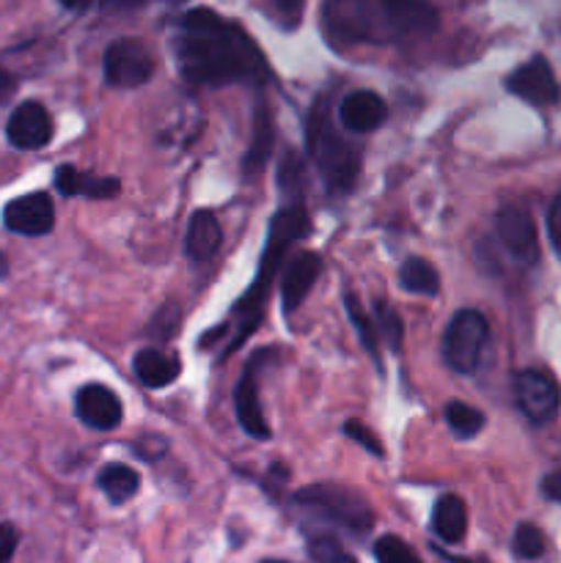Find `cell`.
Wrapping results in <instances>:
<instances>
[{
    "label": "cell",
    "instance_id": "cell-14",
    "mask_svg": "<svg viewBox=\"0 0 561 563\" xmlns=\"http://www.w3.org/2000/svg\"><path fill=\"white\" fill-rule=\"evenodd\" d=\"M75 410L77 418L97 432H110V429L119 427L121 416H124L119 396L105 385H86V388L77 390Z\"/></svg>",
    "mask_w": 561,
    "mask_h": 563
},
{
    "label": "cell",
    "instance_id": "cell-3",
    "mask_svg": "<svg viewBox=\"0 0 561 563\" xmlns=\"http://www.w3.org/2000/svg\"><path fill=\"white\" fill-rule=\"evenodd\" d=\"M308 152L333 196H346L355 187L358 174H361V146L336 130L328 99L314 104L308 115Z\"/></svg>",
    "mask_w": 561,
    "mask_h": 563
},
{
    "label": "cell",
    "instance_id": "cell-27",
    "mask_svg": "<svg viewBox=\"0 0 561 563\" xmlns=\"http://www.w3.org/2000/svg\"><path fill=\"white\" fill-rule=\"evenodd\" d=\"M374 559L377 563H421L416 550L399 537H383L374 544Z\"/></svg>",
    "mask_w": 561,
    "mask_h": 563
},
{
    "label": "cell",
    "instance_id": "cell-16",
    "mask_svg": "<svg viewBox=\"0 0 561 563\" xmlns=\"http://www.w3.org/2000/svg\"><path fill=\"white\" fill-rule=\"evenodd\" d=\"M256 363L258 355L248 363L245 374L242 379L237 383L234 388V410L237 418H240L242 429H245L251 438L256 440H267L270 438V427L264 421V412H262V401H258V385H256Z\"/></svg>",
    "mask_w": 561,
    "mask_h": 563
},
{
    "label": "cell",
    "instance_id": "cell-35",
    "mask_svg": "<svg viewBox=\"0 0 561 563\" xmlns=\"http://www.w3.org/2000/svg\"><path fill=\"white\" fill-rule=\"evenodd\" d=\"M16 548V533L9 522H0V563H9Z\"/></svg>",
    "mask_w": 561,
    "mask_h": 563
},
{
    "label": "cell",
    "instance_id": "cell-19",
    "mask_svg": "<svg viewBox=\"0 0 561 563\" xmlns=\"http://www.w3.org/2000/svg\"><path fill=\"white\" fill-rule=\"evenodd\" d=\"M132 372L146 388H165L179 377V361L160 350H141L132 357Z\"/></svg>",
    "mask_w": 561,
    "mask_h": 563
},
{
    "label": "cell",
    "instance_id": "cell-6",
    "mask_svg": "<svg viewBox=\"0 0 561 563\" xmlns=\"http://www.w3.org/2000/svg\"><path fill=\"white\" fill-rule=\"evenodd\" d=\"M322 25L333 44H366L385 38L383 20L372 0H324Z\"/></svg>",
    "mask_w": 561,
    "mask_h": 563
},
{
    "label": "cell",
    "instance_id": "cell-36",
    "mask_svg": "<svg viewBox=\"0 0 561 563\" xmlns=\"http://www.w3.org/2000/svg\"><path fill=\"white\" fill-rule=\"evenodd\" d=\"M542 493H544V498L561 504V471H553V473H548V476H544Z\"/></svg>",
    "mask_w": 561,
    "mask_h": 563
},
{
    "label": "cell",
    "instance_id": "cell-26",
    "mask_svg": "<svg viewBox=\"0 0 561 563\" xmlns=\"http://www.w3.org/2000/svg\"><path fill=\"white\" fill-rule=\"evenodd\" d=\"M374 317H377V333L383 335L385 344L391 346V352H399L402 350V339H405V328H402V319L388 302L377 300L374 306Z\"/></svg>",
    "mask_w": 561,
    "mask_h": 563
},
{
    "label": "cell",
    "instance_id": "cell-8",
    "mask_svg": "<svg viewBox=\"0 0 561 563\" xmlns=\"http://www.w3.org/2000/svg\"><path fill=\"white\" fill-rule=\"evenodd\" d=\"M515 399L522 416L531 423H548L561 407V390L544 372H520L515 377Z\"/></svg>",
    "mask_w": 561,
    "mask_h": 563
},
{
    "label": "cell",
    "instance_id": "cell-18",
    "mask_svg": "<svg viewBox=\"0 0 561 563\" xmlns=\"http://www.w3.org/2000/svg\"><path fill=\"white\" fill-rule=\"evenodd\" d=\"M220 242H223V229H220V220L215 218L207 209H198L187 220V234H185V253L190 262L204 264L220 251Z\"/></svg>",
    "mask_w": 561,
    "mask_h": 563
},
{
    "label": "cell",
    "instance_id": "cell-24",
    "mask_svg": "<svg viewBox=\"0 0 561 563\" xmlns=\"http://www.w3.org/2000/svg\"><path fill=\"white\" fill-rule=\"evenodd\" d=\"M270 146H273V124H270L267 110H258L256 113V126H253V143L248 148L245 157V174H256L262 170L264 159H267Z\"/></svg>",
    "mask_w": 561,
    "mask_h": 563
},
{
    "label": "cell",
    "instance_id": "cell-21",
    "mask_svg": "<svg viewBox=\"0 0 561 563\" xmlns=\"http://www.w3.org/2000/svg\"><path fill=\"white\" fill-rule=\"evenodd\" d=\"M399 284L410 295L435 297L440 289V275L427 258H407L399 269Z\"/></svg>",
    "mask_w": 561,
    "mask_h": 563
},
{
    "label": "cell",
    "instance_id": "cell-34",
    "mask_svg": "<svg viewBox=\"0 0 561 563\" xmlns=\"http://www.w3.org/2000/svg\"><path fill=\"white\" fill-rule=\"evenodd\" d=\"M302 5H306V0H275V9L284 16L286 27H295L297 22H300Z\"/></svg>",
    "mask_w": 561,
    "mask_h": 563
},
{
    "label": "cell",
    "instance_id": "cell-32",
    "mask_svg": "<svg viewBox=\"0 0 561 563\" xmlns=\"http://www.w3.org/2000/svg\"><path fill=\"white\" fill-rule=\"evenodd\" d=\"M77 181H80V170L72 168V165H61V168L55 170V190L64 198L77 196Z\"/></svg>",
    "mask_w": 561,
    "mask_h": 563
},
{
    "label": "cell",
    "instance_id": "cell-20",
    "mask_svg": "<svg viewBox=\"0 0 561 563\" xmlns=\"http://www.w3.org/2000/svg\"><path fill=\"white\" fill-rule=\"evenodd\" d=\"M432 531L438 533L440 542L446 544H460L462 539H465L468 509L465 504H462V498H457V495H443V498L435 504Z\"/></svg>",
    "mask_w": 561,
    "mask_h": 563
},
{
    "label": "cell",
    "instance_id": "cell-22",
    "mask_svg": "<svg viewBox=\"0 0 561 563\" xmlns=\"http://www.w3.org/2000/svg\"><path fill=\"white\" fill-rule=\"evenodd\" d=\"M138 487H141L138 473L132 471V467L119 465V462H113V465H108L99 473V489H102L113 504H127V500L138 493Z\"/></svg>",
    "mask_w": 561,
    "mask_h": 563
},
{
    "label": "cell",
    "instance_id": "cell-23",
    "mask_svg": "<svg viewBox=\"0 0 561 563\" xmlns=\"http://www.w3.org/2000/svg\"><path fill=\"white\" fill-rule=\"evenodd\" d=\"M346 302V317H350L352 328H355L358 339H361L363 350L372 355L374 366L383 368V361H380V341H377V322H374L372 317H369V311H363V306L358 302L355 295H346L344 297Z\"/></svg>",
    "mask_w": 561,
    "mask_h": 563
},
{
    "label": "cell",
    "instance_id": "cell-1",
    "mask_svg": "<svg viewBox=\"0 0 561 563\" xmlns=\"http://www.w3.org/2000/svg\"><path fill=\"white\" fill-rule=\"evenodd\" d=\"M176 60L187 82L226 86L237 80L264 77L262 53L245 31L209 9H193L182 16L176 33Z\"/></svg>",
    "mask_w": 561,
    "mask_h": 563
},
{
    "label": "cell",
    "instance_id": "cell-31",
    "mask_svg": "<svg viewBox=\"0 0 561 563\" xmlns=\"http://www.w3.org/2000/svg\"><path fill=\"white\" fill-rule=\"evenodd\" d=\"M344 434H346V438L355 440L358 445H363V449H366V451H372L374 456H383V445H380V440L374 438L372 429H366V427H363V423L346 421L344 423Z\"/></svg>",
    "mask_w": 561,
    "mask_h": 563
},
{
    "label": "cell",
    "instance_id": "cell-37",
    "mask_svg": "<svg viewBox=\"0 0 561 563\" xmlns=\"http://www.w3.org/2000/svg\"><path fill=\"white\" fill-rule=\"evenodd\" d=\"M14 88H16L14 75H9L6 69H0V102L11 97V93H14Z\"/></svg>",
    "mask_w": 561,
    "mask_h": 563
},
{
    "label": "cell",
    "instance_id": "cell-25",
    "mask_svg": "<svg viewBox=\"0 0 561 563\" xmlns=\"http://www.w3.org/2000/svg\"><path fill=\"white\" fill-rule=\"evenodd\" d=\"M446 423H449V429L457 438L468 440L473 438V434L482 432L484 416L476 407L465 405V401H449V405H446Z\"/></svg>",
    "mask_w": 561,
    "mask_h": 563
},
{
    "label": "cell",
    "instance_id": "cell-28",
    "mask_svg": "<svg viewBox=\"0 0 561 563\" xmlns=\"http://www.w3.org/2000/svg\"><path fill=\"white\" fill-rule=\"evenodd\" d=\"M512 548H515L517 559H526V561L539 559V555L544 553L542 531H539L537 526H531V522H522V526H517Z\"/></svg>",
    "mask_w": 561,
    "mask_h": 563
},
{
    "label": "cell",
    "instance_id": "cell-7",
    "mask_svg": "<svg viewBox=\"0 0 561 563\" xmlns=\"http://www.w3.org/2000/svg\"><path fill=\"white\" fill-rule=\"evenodd\" d=\"M105 80L113 88H138L154 75V58L138 38H119L105 49Z\"/></svg>",
    "mask_w": 561,
    "mask_h": 563
},
{
    "label": "cell",
    "instance_id": "cell-2",
    "mask_svg": "<svg viewBox=\"0 0 561 563\" xmlns=\"http://www.w3.org/2000/svg\"><path fill=\"white\" fill-rule=\"evenodd\" d=\"M308 231V214L300 203H289V207L278 209L270 223V234H267V245H264V256H262V269H258L256 280H253L251 291L237 302L234 308V317H237V330H234V339L229 341V355L231 350L242 344L248 335L253 333V328L258 324L264 311V302H267L270 295V286H273L275 273L280 269V262L286 258L289 247L300 240L302 234Z\"/></svg>",
    "mask_w": 561,
    "mask_h": 563
},
{
    "label": "cell",
    "instance_id": "cell-9",
    "mask_svg": "<svg viewBox=\"0 0 561 563\" xmlns=\"http://www.w3.org/2000/svg\"><path fill=\"white\" fill-rule=\"evenodd\" d=\"M3 225L11 234L44 236L55 225V203L47 192H25L3 207Z\"/></svg>",
    "mask_w": 561,
    "mask_h": 563
},
{
    "label": "cell",
    "instance_id": "cell-5",
    "mask_svg": "<svg viewBox=\"0 0 561 563\" xmlns=\"http://www.w3.org/2000/svg\"><path fill=\"white\" fill-rule=\"evenodd\" d=\"M490 344V324L484 313L465 308L454 313L443 333V361L451 372L473 374L479 372L484 361V352Z\"/></svg>",
    "mask_w": 561,
    "mask_h": 563
},
{
    "label": "cell",
    "instance_id": "cell-30",
    "mask_svg": "<svg viewBox=\"0 0 561 563\" xmlns=\"http://www.w3.org/2000/svg\"><path fill=\"white\" fill-rule=\"evenodd\" d=\"M116 192H119V181L116 179H97V176L80 174V181H77V196L113 198Z\"/></svg>",
    "mask_w": 561,
    "mask_h": 563
},
{
    "label": "cell",
    "instance_id": "cell-11",
    "mask_svg": "<svg viewBox=\"0 0 561 563\" xmlns=\"http://www.w3.org/2000/svg\"><path fill=\"white\" fill-rule=\"evenodd\" d=\"M506 88H509L515 97L537 104V108L556 104L561 97L553 69H550V64L542 55H537V58H531L528 64H522L520 69L512 71V75L506 77Z\"/></svg>",
    "mask_w": 561,
    "mask_h": 563
},
{
    "label": "cell",
    "instance_id": "cell-17",
    "mask_svg": "<svg viewBox=\"0 0 561 563\" xmlns=\"http://www.w3.org/2000/svg\"><path fill=\"white\" fill-rule=\"evenodd\" d=\"M341 124L350 132H374L388 119V104L374 91H352L341 99Z\"/></svg>",
    "mask_w": 561,
    "mask_h": 563
},
{
    "label": "cell",
    "instance_id": "cell-12",
    "mask_svg": "<svg viewBox=\"0 0 561 563\" xmlns=\"http://www.w3.org/2000/svg\"><path fill=\"white\" fill-rule=\"evenodd\" d=\"M6 137L14 148L22 152H33V148L47 146L53 137V119H50L47 108L42 102H22L16 104L14 113L9 115L6 124Z\"/></svg>",
    "mask_w": 561,
    "mask_h": 563
},
{
    "label": "cell",
    "instance_id": "cell-29",
    "mask_svg": "<svg viewBox=\"0 0 561 563\" xmlns=\"http://www.w3.org/2000/svg\"><path fill=\"white\" fill-rule=\"evenodd\" d=\"M308 553L317 563H355V559L333 537H314L308 542Z\"/></svg>",
    "mask_w": 561,
    "mask_h": 563
},
{
    "label": "cell",
    "instance_id": "cell-13",
    "mask_svg": "<svg viewBox=\"0 0 561 563\" xmlns=\"http://www.w3.org/2000/svg\"><path fill=\"white\" fill-rule=\"evenodd\" d=\"M322 269V258L314 251H302L286 262L284 275H280V302H284L286 313H295L306 302L308 291L314 289Z\"/></svg>",
    "mask_w": 561,
    "mask_h": 563
},
{
    "label": "cell",
    "instance_id": "cell-33",
    "mask_svg": "<svg viewBox=\"0 0 561 563\" xmlns=\"http://www.w3.org/2000/svg\"><path fill=\"white\" fill-rule=\"evenodd\" d=\"M548 231H550V242H553V251L561 256V192L553 198V203H550Z\"/></svg>",
    "mask_w": 561,
    "mask_h": 563
},
{
    "label": "cell",
    "instance_id": "cell-10",
    "mask_svg": "<svg viewBox=\"0 0 561 563\" xmlns=\"http://www.w3.org/2000/svg\"><path fill=\"white\" fill-rule=\"evenodd\" d=\"M495 231L498 240L512 256L520 264H537L539 258V240H537V225H534L531 214L517 203H509L498 212L495 218Z\"/></svg>",
    "mask_w": 561,
    "mask_h": 563
},
{
    "label": "cell",
    "instance_id": "cell-39",
    "mask_svg": "<svg viewBox=\"0 0 561 563\" xmlns=\"http://www.w3.org/2000/svg\"><path fill=\"white\" fill-rule=\"evenodd\" d=\"M9 275V262H6V256L0 253V278H6Z\"/></svg>",
    "mask_w": 561,
    "mask_h": 563
},
{
    "label": "cell",
    "instance_id": "cell-41",
    "mask_svg": "<svg viewBox=\"0 0 561 563\" xmlns=\"http://www.w3.org/2000/svg\"><path fill=\"white\" fill-rule=\"evenodd\" d=\"M262 563H286V561H262Z\"/></svg>",
    "mask_w": 561,
    "mask_h": 563
},
{
    "label": "cell",
    "instance_id": "cell-15",
    "mask_svg": "<svg viewBox=\"0 0 561 563\" xmlns=\"http://www.w3.org/2000/svg\"><path fill=\"white\" fill-rule=\"evenodd\" d=\"M380 9L396 33L429 36L438 31V9L432 0H380Z\"/></svg>",
    "mask_w": 561,
    "mask_h": 563
},
{
    "label": "cell",
    "instance_id": "cell-4",
    "mask_svg": "<svg viewBox=\"0 0 561 563\" xmlns=\"http://www.w3.org/2000/svg\"><path fill=\"white\" fill-rule=\"evenodd\" d=\"M297 504L302 509L314 511L322 520L336 522V526L346 528V531L363 533L372 528V509L361 495H355L346 487H336V484H314V487L300 489L295 495Z\"/></svg>",
    "mask_w": 561,
    "mask_h": 563
},
{
    "label": "cell",
    "instance_id": "cell-38",
    "mask_svg": "<svg viewBox=\"0 0 561 563\" xmlns=\"http://www.w3.org/2000/svg\"><path fill=\"white\" fill-rule=\"evenodd\" d=\"M58 3L69 11H86L91 5V0H58Z\"/></svg>",
    "mask_w": 561,
    "mask_h": 563
},
{
    "label": "cell",
    "instance_id": "cell-40",
    "mask_svg": "<svg viewBox=\"0 0 561 563\" xmlns=\"http://www.w3.org/2000/svg\"><path fill=\"white\" fill-rule=\"evenodd\" d=\"M451 563H473V561H457V559H451Z\"/></svg>",
    "mask_w": 561,
    "mask_h": 563
}]
</instances>
